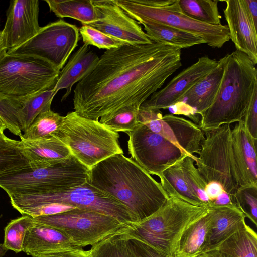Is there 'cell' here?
I'll return each instance as SVG.
<instances>
[{
	"instance_id": "1",
	"label": "cell",
	"mask_w": 257,
	"mask_h": 257,
	"mask_svg": "<svg viewBox=\"0 0 257 257\" xmlns=\"http://www.w3.org/2000/svg\"><path fill=\"white\" fill-rule=\"evenodd\" d=\"M181 66V49L165 44L106 50L75 86L74 111L102 123L124 107L140 108Z\"/></svg>"
},
{
	"instance_id": "2",
	"label": "cell",
	"mask_w": 257,
	"mask_h": 257,
	"mask_svg": "<svg viewBox=\"0 0 257 257\" xmlns=\"http://www.w3.org/2000/svg\"><path fill=\"white\" fill-rule=\"evenodd\" d=\"M87 183L126 206L138 222L158 211L169 198L160 183L123 154L93 166Z\"/></svg>"
},
{
	"instance_id": "3",
	"label": "cell",
	"mask_w": 257,
	"mask_h": 257,
	"mask_svg": "<svg viewBox=\"0 0 257 257\" xmlns=\"http://www.w3.org/2000/svg\"><path fill=\"white\" fill-rule=\"evenodd\" d=\"M224 69L219 91L201 115L198 125L204 131L241 121L257 89L255 65L243 52L236 50L224 56Z\"/></svg>"
},
{
	"instance_id": "4",
	"label": "cell",
	"mask_w": 257,
	"mask_h": 257,
	"mask_svg": "<svg viewBox=\"0 0 257 257\" xmlns=\"http://www.w3.org/2000/svg\"><path fill=\"white\" fill-rule=\"evenodd\" d=\"M208 210V207L194 205L169 197L158 211L132 227H126L124 231L143 240L161 253L174 257L177 242L184 230Z\"/></svg>"
},
{
	"instance_id": "5",
	"label": "cell",
	"mask_w": 257,
	"mask_h": 257,
	"mask_svg": "<svg viewBox=\"0 0 257 257\" xmlns=\"http://www.w3.org/2000/svg\"><path fill=\"white\" fill-rule=\"evenodd\" d=\"M12 207L22 215L44 206L59 204L98 212L112 216L127 227L138 222L134 214L124 205L87 182L83 185L53 192L9 196Z\"/></svg>"
},
{
	"instance_id": "6",
	"label": "cell",
	"mask_w": 257,
	"mask_h": 257,
	"mask_svg": "<svg viewBox=\"0 0 257 257\" xmlns=\"http://www.w3.org/2000/svg\"><path fill=\"white\" fill-rule=\"evenodd\" d=\"M52 135L63 142L71 155L89 169L113 155L123 154L118 132L75 111L63 116L61 125Z\"/></svg>"
},
{
	"instance_id": "7",
	"label": "cell",
	"mask_w": 257,
	"mask_h": 257,
	"mask_svg": "<svg viewBox=\"0 0 257 257\" xmlns=\"http://www.w3.org/2000/svg\"><path fill=\"white\" fill-rule=\"evenodd\" d=\"M89 172L90 169L71 155L52 165L29 166L0 176V188L9 196L63 190L87 183Z\"/></svg>"
},
{
	"instance_id": "8",
	"label": "cell",
	"mask_w": 257,
	"mask_h": 257,
	"mask_svg": "<svg viewBox=\"0 0 257 257\" xmlns=\"http://www.w3.org/2000/svg\"><path fill=\"white\" fill-rule=\"evenodd\" d=\"M60 72L40 58L6 53L0 58V99L20 100L54 88Z\"/></svg>"
},
{
	"instance_id": "9",
	"label": "cell",
	"mask_w": 257,
	"mask_h": 257,
	"mask_svg": "<svg viewBox=\"0 0 257 257\" xmlns=\"http://www.w3.org/2000/svg\"><path fill=\"white\" fill-rule=\"evenodd\" d=\"M116 3L139 23L152 22L169 26L201 37L212 48H221L230 40L227 25H210L188 17L181 12L178 0L161 7L146 5L141 0H116Z\"/></svg>"
},
{
	"instance_id": "10",
	"label": "cell",
	"mask_w": 257,
	"mask_h": 257,
	"mask_svg": "<svg viewBox=\"0 0 257 257\" xmlns=\"http://www.w3.org/2000/svg\"><path fill=\"white\" fill-rule=\"evenodd\" d=\"M33 219L59 230L82 248L92 246L127 227L112 216L79 208Z\"/></svg>"
},
{
	"instance_id": "11",
	"label": "cell",
	"mask_w": 257,
	"mask_h": 257,
	"mask_svg": "<svg viewBox=\"0 0 257 257\" xmlns=\"http://www.w3.org/2000/svg\"><path fill=\"white\" fill-rule=\"evenodd\" d=\"M231 131L230 124L204 131L199 156L195 162L206 184H218L229 198L239 187L231 161Z\"/></svg>"
},
{
	"instance_id": "12",
	"label": "cell",
	"mask_w": 257,
	"mask_h": 257,
	"mask_svg": "<svg viewBox=\"0 0 257 257\" xmlns=\"http://www.w3.org/2000/svg\"><path fill=\"white\" fill-rule=\"evenodd\" d=\"M79 28L62 20L41 27L32 38L7 54L34 56L60 71L78 45Z\"/></svg>"
},
{
	"instance_id": "13",
	"label": "cell",
	"mask_w": 257,
	"mask_h": 257,
	"mask_svg": "<svg viewBox=\"0 0 257 257\" xmlns=\"http://www.w3.org/2000/svg\"><path fill=\"white\" fill-rule=\"evenodd\" d=\"M128 136L127 147L131 159L150 174L158 176L176 162L188 155L178 145L161 134L138 123Z\"/></svg>"
},
{
	"instance_id": "14",
	"label": "cell",
	"mask_w": 257,
	"mask_h": 257,
	"mask_svg": "<svg viewBox=\"0 0 257 257\" xmlns=\"http://www.w3.org/2000/svg\"><path fill=\"white\" fill-rule=\"evenodd\" d=\"M138 123L147 126L151 131L162 135L178 145L195 162L200 150L204 133L191 120L167 114L163 116L160 110H152L140 106L137 117Z\"/></svg>"
},
{
	"instance_id": "15",
	"label": "cell",
	"mask_w": 257,
	"mask_h": 257,
	"mask_svg": "<svg viewBox=\"0 0 257 257\" xmlns=\"http://www.w3.org/2000/svg\"><path fill=\"white\" fill-rule=\"evenodd\" d=\"M158 177L169 197L199 206L208 207L212 204L206 191L207 184L197 170L194 159L189 155L166 169Z\"/></svg>"
},
{
	"instance_id": "16",
	"label": "cell",
	"mask_w": 257,
	"mask_h": 257,
	"mask_svg": "<svg viewBox=\"0 0 257 257\" xmlns=\"http://www.w3.org/2000/svg\"><path fill=\"white\" fill-rule=\"evenodd\" d=\"M92 2L99 18L87 25L131 45L153 42L139 23L117 5L116 0H92Z\"/></svg>"
},
{
	"instance_id": "17",
	"label": "cell",
	"mask_w": 257,
	"mask_h": 257,
	"mask_svg": "<svg viewBox=\"0 0 257 257\" xmlns=\"http://www.w3.org/2000/svg\"><path fill=\"white\" fill-rule=\"evenodd\" d=\"M218 65L216 59L204 56L183 69L163 88L153 93L141 107L152 110L171 107L181 102L182 97Z\"/></svg>"
},
{
	"instance_id": "18",
	"label": "cell",
	"mask_w": 257,
	"mask_h": 257,
	"mask_svg": "<svg viewBox=\"0 0 257 257\" xmlns=\"http://www.w3.org/2000/svg\"><path fill=\"white\" fill-rule=\"evenodd\" d=\"M39 11L38 0L10 2L5 25L1 31L7 51L25 43L38 32L41 28L38 23Z\"/></svg>"
},
{
	"instance_id": "19",
	"label": "cell",
	"mask_w": 257,
	"mask_h": 257,
	"mask_svg": "<svg viewBox=\"0 0 257 257\" xmlns=\"http://www.w3.org/2000/svg\"><path fill=\"white\" fill-rule=\"evenodd\" d=\"M256 142L242 120L231 129L230 154L239 187L257 186Z\"/></svg>"
},
{
	"instance_id": "20",
	"label": "cell",
	"mask_w": 257,
	"mask_h": 257,
	"mask_svg": "<svg viewBox=\"0 0 257 257\" xmlns=\"http://www.w3.org/2000/svg\"><path fill=\"white\" fill-rule=\"evenodd\" d=\"M224 69V58L218 61L217 66L193 86L174 105V114L184 115L199 124L201 115L214 102L219 91Z\"/></svg>"
},
{
	"instance_id": "21",
	"label": "cell",
	"mask_w": 257,
	"mask_h": 257,
	"mask_svg": "<svg viewBox=\"0 0 257 257\" xmlns=\"http://www.w3.org/2000/svg\"><path fill=\"white\" fill-rule=\"evenodd\" d=\"M223 9L229 38L236 50L245 53L257 64V31L247 14L243 0H226Z\"/></svg>"
},
{
	"instance_id": "22",
	"label": "cell",
	"mask_w": 257,
	"mask_h": 257,
	"mask_svg": "<svg viewBox=\"0 0 257 257\" xmlns=\"http://www.w3.org/2000/svg\"><path fill=\"white\" fill-rule=\"evenodd\" d=\"M66 250H84L62 231L34 220L26 232L22 251L32 257H43Z\"/></svg>"
},
{
	"instance_id": "23",
	"label": "cell",
	"mask_w": 257,
	"mask_h": 257,
	"mask_svg": "<svg viewBox=\"0 0 257 257\" xmlns=\"http://www.w3.org/2000/svg\"><path fill=\"white\" fill-rule=\"evenodd\" d=\"M20 139L18 147L31 167L52 165L71 155L68 148L52 135L33 140Z\"/></svg>"
},
{
	"instance_id": "24",
	"label": "cell",
	"mask_w": 257,
	"mask_h": 257,
	"mask_svg": "<svg viewBox=\"0 0 257 257\" xmlns=\"http://www.w3.org/2000/svg\"><path fill=\"white\" fill-rule=\"evenodd\" d=\"M97 55L90 49V46L82 45L71 57L60 72L57 81L53 88L56 95L60 90L66 92L61 101L66 99L71 93L73 85L88 75L98 61Z\"/></svg>"
},
{
	"instance_id": "25",
	"label": "cell",
	"mask_w": 257,
	"mask_h": 257,
	"mask_svg": "<svg viewBox=\"0 0 257 257\" xmlns=\"http://www.w3.org/2000/svg\"><path fill=\"white\" fill-rule=\"evenodd\" d=\"M211 220V214L208 210L188 226L178 240L174 257H199L208 251L210 248Z\"/></svg>"
},
{
	"instance_id": "26",
	"label": "cell",
	"mask_w": 257,
	"mask_h": 257,
	"mask_svg": "<svg viewBox=\"0 0 257 257\" xmlns=\"http://www.w3.org/2000/svg\"><path fill=\"white\" fill-rule=\"evenodd\" d=\"M208 208L212 216L211 250L243 227L246 222L244 214L232 204H211Z\"/></svg>"
},
{
	"instance_id": "27",
	"label": "cell",
	"mask_w": 257,
	"mask_h": 257,
	"mask_svg": "<svg viewBox=\"0 0 257 257\" xmlns=\"http://www.w3.org/2000/svg\"><path fill=\"white\" fill-rule=\"evenodd\" d=\"M149 38L154 42L174 47L187 48L196 45L206 44L200 37L177 28L157 23H141Z\"/></svg>"
},
{
	"instance_id": "28",
	"label": "cell",
	"mask_w": 257,
	"mask_h": 257,
	"mask_svg": "<svg viewBox=\"0 0 257 257\" xmlns=\"http://www.w3.org/2000/svg\"><path fill=\"white\" fill-rule=\"evenodd\" d=\"M50 10L59 18L68 17L87 25L98 19L92 0H46Z\"/></svg>"
},
{
	"instance_id": "29",
	"label": "cell",
	"mask_w": 257,
	"mask_h": 257,
	"mask_svg": "<svg viewBox=\"0 0 257 257\" xmlns=\"http://www.w3.org/2000/svg\"><path fill=\"white\" fill-rule=\"evenodd\" d=\"M213 249L234 257H257L256 233L246 223Z\"/></svg>"
},
{
	"instance_id": "30",
	"label": "cell",
	"mask_w": 257,
	"mask_h": 257,
	"mask_svg": "<svg viewBox=\"0 0 257 257\" xmlns=\"http://www.w3.org/2000/svg\"><path fill=\"white\" fill-rule=\"evenodd\" d=\"M53 88L42 90L21 100L18 119L22 131L25 132L41 113L51 109L55 96Z\"/></svg>"
},
{
	"instance_id": "31",
	"label": "cell",
	"mask_w": 257,
	"mask_h": 257,
	"mask_svg": "<svg viewBox=\"0 0 257 257\" xmlns=\"http://www.w3.org/2000/svg\"><path fill=\"white\" fill-rule=\"evenodd\" d=\"M125 229L105 238L90 249L93 257H142L131 242Z\"/></svg>"
},
{
	"instance_id": "32",
	"label": "cell",
	"mask_w": 257,
	"mask_h": 257,
	"mask_svg": "<svg viewBox=\"0 0 257 257\" xmlns=\"http://www.w3.org/2000/svg\"><path fill=\"white\" fill-rule=\"evenodd\" d=\"M216 0H178L181 12L199 22L212 25H221Z\"/></svg>"
},
{
	"instance_id": "33",
	"label": "cell",
	"mask_w": 257,
	"mask_h": 257,
	"mask_svg": "<svg viewBox=\"0 0 257 257\" xmlns=\"http://www.w3.org/2000/svg\"><path fill=\"white\" fill-rule=\"evenodd\" d=\"M19 141L0 135V176L30 166L18 147Z\"/></svg>"
},
{
	"instance_id": "34",
	"label": "cell",
	"mask_w": 257,
	"mask_h": 257,
	"mask_svg": "<svg viewBox=\"0 0 257 257\" xmlns=\"http://www.w3.org/2000/svg\"><path fill=\"white\" fill-rule=\"evenodd\" d=\"M63 116L51 109L41 113L20 137L36 140L52 135L61 125Z\"/></svg>"
},
{
	"instance_id": "35",
	"label": "cell",
	"mask_w": 257,
	"mask_h": 257,
	"mask_svg": "<svg viewBox=\"0 0 257 257\" xmlns=\"http://www.w3.org/2000/svg\"><path fill=\"white\" fill-rule=\"evenodd\" d=\"M33 222V218L27 215L11 220L4 228V247L16 253L22 251L26 232Z\"/></svg>"
},
{
	"instance_id": "36",
	"label": "cell",
	"mask_w": 257,
	"mask_h": 257,
	"mask_svg": "<svg viewBox=\"0 0 257 257\" xmlns=\"http://www.w3.org/2000/svg\"><path fill=\"white\" fill-rule=\"evenodd\" d=\"M232 204L255 225L257 224V186L239 187L229 198Z\"/></svg>"
},
{
	"instance_id": "37",
	"label": "cell",
	"mask_w": 257,
	"mask_h": 257,
	"mask_svg": "<svg viewBox=\"0 0 257 257\" xmlns=\"http://www.w3.org/2000/svg\"><path fill=\"white\" fill-rule=\"evenodd\" d=\"M79 31L84 44L99 49L108 50L129 44L87 25H82Z\"/></svg>"
},
{
	"instance_id": "38",
	"label": "cell",
	"mask_w": 257,
	"mask_h": 257,
	"mask_svg": "<svg viewBox=\"0 0 257 257\" xmlns=\"http://www.w3.org/2000/svg\"><path fill=\"white\" fill-rule=\"evenodd\" d=\"M139 108L134 105L124 107L102 124L116 132L132 131L138 124Z\"/></svg>"
},
{
	"instance_id": "39",
	"label": "cell",
	"mask_w": 257,
	"mask_h": 257,
	"mask_svg": "<svg viewBox=\"0 0 257 257\" xmlns=\"http://www.w3.org/2000/svg\"><path fill=\"white\" fill-rule=\"evenodd\" d=\"M21 107V100L0 99V117L6 124L7 129L19 137L22 135L18 119Z\"/></svg>"
},
{
	"instance_id": "40",
	"label": "cell",
	"mask_w": 257,
	"mask_h": 257,
	"mask_svg": "<svg viewBox=\"0 0 257 257\" xmlns=\"http://www.w3.org/2000/svg\"><path fill=\"white\" fill-rule=\"evenodd\" d=\"M242 120L250 135L257 139V89L253 93Z\"/></svg>"
},
{
	"instance_id": "41",
	"label": "cell",
	"mask_w": 257,
	"mask_h": 257,
	"mask_svg": "<svg viewBox=\"0 0 257 257\" xmlns=\"http://www.w3.org/2000/svg\"><path fill=\"white\" fill-rule=\"evenodd\" d=\"M126 233L131 242L142 257H170L158 251L139 238Z\"/></svg>"
},
{
	"instance_id": "42",
	"label": "cell",
	"mask_w": 257,
	"mask_h": 257,
	"mask_svg": "<svg viewBox=\"0 0 257 257\" xmlns=\"http://www.w3.org/2000/svg\"><path fill=\"white\" fill-rule=\"evenodd\" d=\"M43 257H93L90 250L76 251V250H62L51 253Z\"/></svg>"
},
{
	"instance_id": "43",
	"label": "cell",
	"mask_w": 257,
	"mask_h": 257,
	"mask_svg": "<svg viewBox=\"0 0 257 257\" xmlns=\"http://www.w3.org/2000/svg\"><path fill=\"white\" fill-rule=\"evenodd\" d=\"M247 14L254 27L257 28V0H243Z\"/></svg>"
},
{
	"instance_id": "44",
	"label": "cell",
	"mask_w": 257,
	"mask_h": 257,
	"mask_svg": "<svg viewBox=\"0 0 257 257\" xmlns=\"http://www.w3.org/2000/svg\"><path fill=\"white\" fill-rule=\"evenodd\" d=\"M199 257H234L233 256L223 252L220 250L213 249L203 253Z\"/></svg>"
},
{
	"instance_id": "45",
	"label": "cell",
	"mask_w": 257,
	"mask_h": 257,
	"mask_svg": "<svg viewBox=\"0 0 257 257\" xmlns=\"http://www.w3.org/2000/svg\"><path fill=\"white\" fill-rule=\"evenodd\" d=\"M7 50L3 41L2 31L0 30V58L3 55L7 53Z\"/></svg>"
},
{
	"instance_id": "46",
	"label": "cell",
	"mask_w": 257,
	"mask_h": 257,
	"mask_svg": "<svg viewBox=\"0 0 257 257\" xmlns=\"http://www.w3.org/2000/svg\"><path fill=\"white\" fill-rule=\"evenodd\" d=\"M7 129V126L3 119L0 117V134H4V131Z\"/></svg>"
},
{
	"instance_id": "47",
	"label": "cell",
	"mask_w": 257,
	"mask_h": 257,
	"mask_svg": "<svg viewBox=\"0 0 257 257\" xmlns=\"http://www.w3.org/2000/svg\"><path fill=\"white\" fill-rule=\"evenodd\" d=\"M8 250L4 247L3 243H0V257H3Z\"/></svg>"
},
{
	"instance_id": "48",
	"label": "cell",
	"mask_w": 257,
	"mask_h": 257,
	"mask_svg": "<svg viewBox=\"0 0 257 257\" xmlns=\"http://www.w3.org/2000/svg\"><path fill=\"white\" fill-rule=\"evenodd\" d=\"M0 135H1V134H0Z\"/></svg>"
}]
</instances>
